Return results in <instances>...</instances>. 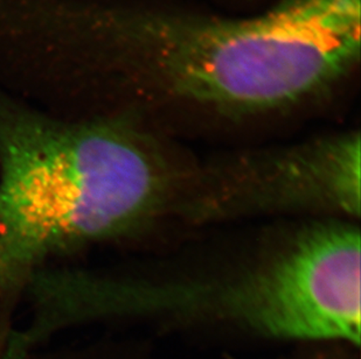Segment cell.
Segmentation results:
<instances>
[{"mask_svg":"<svg viewBox=\"0 0 361 359\" xmlns=\"http://www.w3.org/2000/svg\"><path fill=\"white\" fill-rule=\"evenodd\" d=\"M106 25L147 92L221 115L300 104L360 58L361 0H282L242 19L136 11Z\"/></svg>","mask_w":361,"mask_h":359,"instance_id":"obj_2","label":"cell"},{"mask_svg":"<svg viewBox=\"0 0 361 359\" xmlns=\"http://www.w3.org/2000/svg\"><path fill=\"white\" fill-rule=\"evenodd\" d=\"M360 136L350 132L192 170L177 217L190 223L274 214H360Z\"/></svg>","mask_w":361,"mask_h":359,"instance_id":"obj_3","label":"cell"},{"mask_svg":"<svg viewBox=\"0 0 361 359\" xmlns=\"http://www.w3.org/2000/svg\"><path fill=\"white\" fill-rule=\"evenodd\" d=\"M188 172L126 119L61 122L0 97V284L173 215Z\"/></svg>","mask_w":361,"mask_h":359,"instance_id":"obj_1","label":"cell"}]
</instances>
